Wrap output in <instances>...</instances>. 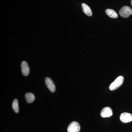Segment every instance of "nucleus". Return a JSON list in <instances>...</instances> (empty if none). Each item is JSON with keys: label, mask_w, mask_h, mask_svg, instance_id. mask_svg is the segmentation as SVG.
<instances>
[{"label": "nucleus", "mask_w": 132, "mask_h": 132, "mask_svg": "<svg viewBox=\"0 0 132 132\" xmlns=\"http://www.w3.org/2000/svg\"><path fill=\"white\" fill-rule=\"evenodd\" d=\"M124 77L120 76L116 79L109 86V89L111 91H114L119 88L123 84L124 81Z\"/></svg>", "instance_id": "obj_1"}, {"label": "nucleus", "mask_w": 132, "mask_h": 132, "mask_svg": "<svg viewBox=\"0 0 132 132\" xmlns=\"http://www.w3.org/2000/svg\"><path fill=\"white\" fill-rule=\"evenodd\" d=\"M119 14L123 18H128L132 14V9L130 7L124 6L119 11Z\"/></svg>", "instance_id": "obj_2"}, {"label": "nucleus", "mask_w": 132, "mask_h": 132, "mask_svg": "<svg viewBox=\"0 0 132 132\" xmlns=\"http://www.w3.org/2000/svg\"><path fill=\"white\" fill-rule=\"evenodd\" d=\"M80 130V127L79 123L74 121L69 125L68 128V132H79Z\"/></svg>", "instance_id": "obj_3"}, {"label": "nucleus", "mask_w": 132, "mask_h": 132, "mask_svg": "<svg viewBox=\"0 0 132 132\" xmlns=\"http://www.w3.org/2000/svg\"><path fill=\"white\" fill-rule=\"evenodd\" d=\"M120 119L123 123H129L132 121V115L129 113L124 112L121 114Z\"/></svg>", "instance_id": "obj_4"}, {"label": "nucleus", "mask_w": 132, "mask_h": 132, "mask_svg": "<svg viewBox=\"0 0 132 132\" xmlns=\"http://www.w3.org/2000/svg\"><path fill=\"white\" fill-rule=\"evenodd\" d=\"M113 114L112 110L109 107L104 108L101 112V116L103 118H109L112 116Z\"/></svg>", "instance_id": "obj_5"}, {"label": "nucleus", "mask_w": 132, "mask_h": 132, "mask_svg": "<svg viewBox=\"0 0 132 132\" xmlns=\"http://www.w3.org/2000/svg\"><path fill=\"white\" fill-rule=\"evenodd\" d=\"M45 84L46 85L50 91L52 93H54L55 90V87L53 81L49 78H46L45 79Z\"/></svg>", "instance_id": "obj_6"}, {"label": "nucleus", "mask_w": 132, "mask_h": 132, "mask_svg": "<svg viewBox=\"0 0 132 132\" xmlns=\"http://www.w3.org/2000/svg\"><path fill=\"white\" fill-rule=\"evenodd\" d=\"M21 71L22 74L25 76L28 75L29 73V68L28 64L26 61L22 62L21 64Z\"/></svg>", "instance_id": "obj_7"}, {"label": "nucleus", "mask_w": 132, "mask_h": 132, "mask_svg": "<svg viewBox=\"0 0 132 132\" xmlns=\"http://www.w3.org/2000/svg\"><path fill=\"white\" fill-rule=\"evenodd\" d=\"M81 6H82V11L85 14L88 16H92L93 13L90 7L85 3H82Z\"/></svg>", "instance_id": "obj_8"}, {"label": "nucleus", "mask_w": 132, "mask_h": 132, "mask_svg": "<svg viewBox=\"0 0 132 132\" xmlns=\"http://www.w3.org/2000/svg\"><path fill=\"white\" fill-rule=\"evenodd\" d=\"M106 13L111 18L116 19L118 17V14L116 12L113 10L111 9H107L106 10Z\"/></svg>", "instance_id": "obj_9"}, {"label": "nucleus", "mask_w": 132, "mask_h": 132, "mask_svg": "<svg viewBox=\"0 0 132 132\" xmlns=\"http://www.w3.org/2000/svg\"><path fill=\"white\" fill-rule=\"evenodd\" d=\"M25 98L28 103H31L34 101L35 98L32 93H28L25 95Z\"/></svg>", "instance_id": "obj_10"}, {"label": "nucleus", "mask_w": 132, "mask_h": 132, "mask_svg": "<svg viewBox=\"0 0 132 132\" xmlns=\"http://www.w3.org/2000/svg\"><path fill=\"white\" fill-rule=\"evenodd\" d=\"M12 108L15 112L18 113L19 112L18 101L16 99H14L12 103Z\"/></svg>", "instance_id": "obj_11"}, {"label": "nucleus", "mask_w": 132, "mask_h": 132, "mask_svg": "<svg viewBox=\"0 0 132 132\" xmlns=\"http://www.w3.org/2000/svg\"><path fill=\"white\" fill-rule=\"evenodd\" d=\"M131 6H132V0H131Z\"/></svg>", "instance_id": "obj_12"}]
</instances>
